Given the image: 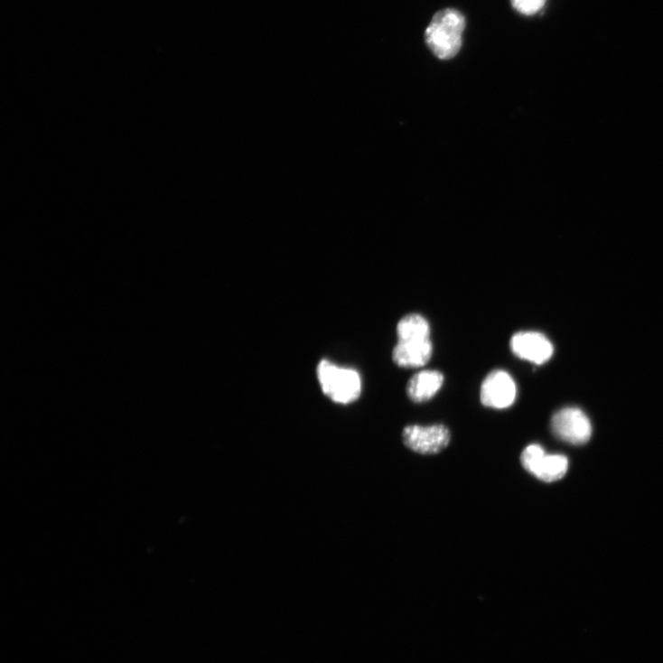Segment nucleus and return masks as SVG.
I'll return each instance as SVG.
<instances>
[{
  "instance_id": "f257e3e1",
  "label": "nucleus",
  "mask_w": 663,
  "mask_h": 663,
  "mask_svg": "<svg viewBox=\"0 0 663 663\" xmlns=\"http://www.w3.org/2000/svg\"><path fill=\"white\" fill-rule=\"evenodd\" d=\"M465 28L466 19L461 12L453 8L441 10L425 29V42L439 60H453L462 50Z\"/></svg>"
},
{
  "instance_id": "f03ea898",
  "label": "nucleus",
  "mask_w": 663,
  "mask_h": 663,
  "mask_svg": "<svg viewBox=\"0 0 663 663\" xmlns=\"http://www.w3.org/2000/svg\"><path fill=\"white\" fill-rule=\"evenodd\" d=\"M318 378L323 393L336 403H352L361 393L360 376L354 369L323 360L318 366Z\"/></svg>"
},
{
  "instance_id": "7ed1b4c3",
  "label": "nucleus",
  "mask_w": 663,
  "mask_h": 663,
  "mask_svg": "<svg viewBox=\"0 0 663 663\" xmlns=\"http://www.w3.org/2000/svg\"><path fill=\"white\" fill-rule=\"evenodd\" d=\"M522 464L533 476L545 482H555L566 473L568 461L560 454H547L538 444H532L523 452Z\"/></svg>"
},
{
  "instance_id": "20e7f679",
  "label": "nucleus",
  "mask_w": 663,
  "mask_h": 663,
  "mask_svg": "<svg viewBox=\"0 0 663 663\" xmlns=\"http://www.w3.org/2000/svg\"><path fill=\"white\" fill-rule=\"evenodd\" d=\"M449 430L444 425H407L403 432L405 445L421 454H436L450 443Z\"/></svg>"
},
{
  "instance_id": "39448f33",
  "label": "nucleus",
  "mask_w": 663,
  "mask_h": 663,
  "mask_svg": "<svg viewBox=\"0 0 663 663\" xmlns=\"http://www.w3.org/2000/svg\"><path fill=\"white\" fill-rule=\"evenodd\" d=\"M551 424L555 435L568 444H584L592 436L591 421L579 408L568 407L558 411Z\"/></svg>"
},
{
  "instance_id": "423d86ee",
  "label": "nucleus",
  "mask_w": 663,
  "mask_h": 663,
  "mask_svg": "<svg viewBox=\"0 0 663 663\" xmlns=\"http://www.w3.org/2000/svg\"><path fill=\"white\" fill-rule=\"evenodd\" d=\"M516 397L517 387L508 372L498 369L486 377L481 392V399L485 406L505 409L514 404Z\"/></svg>"
},
{
  "instance_id": "0eeeda50",
  "label": "nucleus",
  "mask_w": 663,
  "mask_h": 663,
  "mask_svg": "<svg viewBox=\"0 0 663 663\" xmlns=\"http://www.w3.org/2000/svg\"><path fill=\"white\" fill-rule=\"evenodd\" d=\"M510 349L518 359L537 365L548 361L554 353L552 343L538 332H518L511 338Z\"/></svg>"
},
{
  "instance_id": "6e6552de",
  "label": "nucleus",
  "mask_w": 663,
  "mask_h": 663,
  "mask_svg": "<svg viewBox=\"0 0 663 663\" xmlns=\"http://www.w3.org/2000/svg\"><path fill=\"white\" fill-rule=\"evenodd\" d=\"M444 376L438 370H422L415 374L406 387L408 397L415 403L432 399L441 390Z\"/></svg>"
},
{
  "instance_id": "1a4fd4ad",
  "label": "nucleus",
  "mask_w": 663,
  "mask_h": 663,
  "mask_svg": "<svg viewBox=\"0 0 663 663\" xmlns=\"http://www.w3.org/2000/svg\"><path fill=\"white\" fill-rule=\"evenodd\" d=\"M434 347L432 341H398L393 351L395 363L403 368H418L427 364L432 359Z\"/></svg>"
},
{
  "instance_id": "9d476101",
  "label": "nucleus",
  "mask_w": 663,
  "mask_h": 663,
  "mask_svg": "<svg viewBox=\"0 0 663 663\" xmlns=\"http://www.w3.org/2000/svg\"><path fill=\"white\" fill-rule=\"evenodd\" d=\"M398 341H423L431 340V326L420 314H408L397 324Z\"/></svg>"
},
{
  "instance_id": "9b49d317",
  "label": "nucleus",
  "mask_w": 663,
  "mask_h": 663,
  "mask_svg": "<svg viewBox=\"0 0 663 663\" xmlns=\"http://www.w3.org/2000/svg\"><path fill=\"white\" fill-rule=\"evenodd\" d=\"M546 0H510L515 12L524 16H534L543 10Z\"/></svg>"
}]
</instances>
